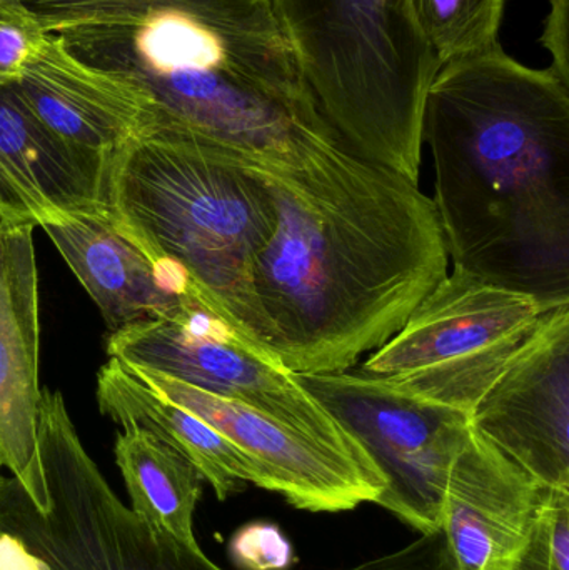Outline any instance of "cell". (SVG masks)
<instances>
[{
    "instance_id": "6da1fadb",
    "label": "cell",
    "mask_w": 569,
    "mask_h": 570,
    "mask_svg": "<svg viewBox=\"0 0 569 570\" xmlns=\"http://www.w3.org/2000/svg\"><path fill=\"white\" fill-rule=\"evenodd\" d=\"M264 170L276 227L257 256L254 292L267 347L294 374L347 371L447 276L433 200L343 144Z\"/></svg>"
},
{
    "instance_id": "7c38bea8",
    "label": "cell",
    "mask_w": 569,
    "mask_h": 570,
    "mask_svg": "<svg viewBox=\"0 0 569 570\" xmlns=\"http://www.w3.org/2000/svg\"><path fill=\"white\" fill-rule=\"evenodd\" d=\"M13 86L60 139L106 159L153 124L154 104L139 83L80 59L53 33Z\"/></svg>"
},
{
    "instance_id": "5bb4252c",
    "label": "cell",
    "mask_w": 569,
    "mask_h": 570,
    "mask_svg": "<svg viewBox=\"0 0 569 570\" xmlns=\"http://www.w3.org/2000/svg\"><path fill=\"white\" fill-rule=\"evenodd\" d=\"M545 489L473 428L451 465L441 532L457 570H503L537 512Z\"/></svg>"
},
{
    "instance_id": "2e32d148",
    "label": "cell",
    "mask_w": 569,
    "mask_h": 570,
    "mask_svg": "<svg viewBox=\"0 0 569 570\" xmlns=\"http://www.w3.org/2000/svg\"><path fill=\"white\" fill-rule=\"evenodd\" d=\"M100 412L122 428H140L189 459L219 501L241 491L244 484L266 489V475L229 439L187 409L174 404L126 364L110 357L97 375Z\"/></svg>"
},
{
    "instance_id": "ac0fdd59",
    "label": "cell",
    "mask_w": 569,
    "mask_h": 570,
    "mask_svg": "<svg viewBox=\"0 0 569 570\" xmlns=\"http://www.w3.org/2000/svg\"><path fill=\"white\" fill-rule=\"evenodd\" d=\"M49 33L86 27L122 26L163 10H184L209 19L271 12V0H20Z\"/></svg>"
},
{
    "instance_id": "603a6c76",
    "label": "cell",
    "mask_w": 569,
    "mask_h": 570,
    "mask_svg": "<svg viewBox=\"0 0 569 570\" xmlns=\"http://www.w3.org/2000/svg\"><path fill=\"white\" fill-rule=\"evenodd\" d=\"M0 570H52L43 559L27 549L22 539L0 532Z\"/></svg>"
},
{
    "instance_id": "52a82bcc",
    "label": "cell",
    "mask_w": 569,
    "mask_h": 570,
    "mask_svg": "<svg viewBox=\"0 0 569 570\" xmlns=\"http://www.w3.org/2000/svg\"><path fill=\"white\" fill-rule=\"evenodd\" d=\"M107 352L129 367L243 402L336 448L370 458L297 374L263 354L196 298L166 317L110 332Z\"/></svg>"
},
{
    "instance_id": "277c9868",
    "label": "cell",
    "mask_w": 569,
    "mask_h": 570,
    "mask_svg": "<svg viewBox=\"0 0 569 570\" xmlns=\"http://www.w3.org/2000/svg\"><path fill=\"white\" fill-rule=\"evenodd\" d=\"M106 203L160 269L276 358L254 292L257 256L276 227L263 167L189 134L153 127L107 159Z\"/></svg>"
},
{
    "instance_id": "3957f363",
    "label": "cell",
    "mask_w": 569,
    "mask_h": 570,
    "mask_svg": "<svg viewBox=\"0 0 569 570\" xmlns=\"http://www.w3.org/2000/svg\"><path fill=\"white\" fill-rule=\"evenodd\" d=\"M53 36L80 59L139 83L154 104L149 129L189 134L264 169H293L343 144L273 10L237 19L163 10Z\"/></svg>"
},
{
    "instance_id": "e0dca14e",
    "label": "cell",
    "mask_w": 569,
    "mask_h": 570,
    "mask_svg": "<svg viewBox=\"0 0 569 570\" xmlns=\"http://www.w3.org/2000/svg\"><path fill=\"white\" fill-rule=\"evenodd\" d=\"M122 429L114 454L130 511L186 548L200 549L194 535V512L203 495V475L189 459L150 432L134 425Z\"/></svg>"
},
{
    "instance_id": "30bf717a",
    "label": "cell",
    "mask_w": 569,
    "mask_h": 570,
    "mask_svg": "<svg viewBox=\"0 0 569 570\" xmlns=\"http://www.w3.org/2000/svg\"><path fill=\"white\" fill-rule=\"evenodd\" d=\"M471 424L541 488L569 489V304L541 317Z\"/></svg>"
},
{
    "instance_id": "8992f818",
    "label": "cell",
    "mask_w": 569,
    "mask_h": 570,
    "mask_svg": "<svg viewBox=\"0 0 569 570\" xmlns=\"http://www.w3.org/2000/svg\"><path fill=\"white\" fill-rule=\"evenodd\" d=\"M551 308L453 269L357 368L413 397L471 414Z\"/></svg>"
},
{
    "instance_id": "44dd1931",
    "label": "cell",
    "mask_w": 569,
    "mask_h": 570,
    "mask_svg": "<svg viewBox=\"0 0 569 570\" xmlns=\"http://www.w3.org/2000/svg\"><path fill=\"white\" fill-rule=\"evenodd\" d=\"M49 36L20 0H0V86L20 79Z\"/></svg>"
},
{
    "instance_id": "d6986e66",
    "label": "cell",
    "mask_w": 569,
    "mask_h": 570,
    "mask_svg": "<svg viewBox=\"0 0 569 570\" xmlns=\"http://www.w3.org/2000/svg\"><path fill=\"white\" fill-rule=\"evenodd\" d=\"M440 67L498 42L504 0H410Z\"/></svg>"
},
{
    "instance_id": "7402d4cb",
    "label": "cell",
    "mask_w": 569,
    "mask_h": 570,
    "mask_svg": "<svg viewBox=\"0 0 569 570\" xmlns=\"http://www.w3.org/2000/svg\"><path fill=\"white\" fill-rule=\"evenodd\" d=\"M568 6L569 0H551L550 13L545 20L541 43L550 52V69L569 83L568 53Z\"/></svg>"
},
{
    "instance_id": "ba28073f",
    "label": "cell",
    "mask_w": 569,
    "mask_h": 570,
    "mask_svg": "<svg viewBox=\"0 0 569 570\" xmlns=\"http://www.w3.org/2000/svg\"><path fill=\"white\" fill-rule=\"evenodd\" d=\"M297 377L380 469L386 489L376 504L421 534L441 532L448 475L473 432L471 414L413 397L356 367Z\"/></svg>"
},
{
    "instance_id": "cb8c5ba5",
    "label": "cell",
    "mask_w": 569,
    "mask_h": 570,
    "mask_svg": "<svg viewBox=\"0 0 569 570\" xmlns=\"http://www.w3.org/2000/svg\"><path fill=\"white\" fill-rule=\"evenodd\" d=\"M0 469H2V464H0Z\"/></svg>"
},
{
    "instance_id": "9c48e42d",
    "label": "cell",
    "mask_w": 569,
    "mask_h": 570,
    "mask_svg": "<svg viewBox=\"0 0 569 570\" xmlns=\"http://www.w3.org/2000/svg\"><path fill=\"white\" fill-rule=\"evenodd\" d=\"M129 367V365H127ZM154 391L229 439L266 475L267 491L310 512L376 504L386 481L373 459L336 448L243 402L219 397L147 368L129 367Z\"/></svg>"
},
{
    "instance_id": "8fae6325",
    "label": "cell",
    "mask_w": 569,
    "mask_h": 570,
    "mask_svg": "<svg viewBox=\"0 0 569 570\" xmlns=\"http://www.w3.org/2000/svg\"><path fill=\"white\" fill-rule=\"evenodd\" d=\"M33 226L0 220V464L39 511L49 492L37 452L39 412V273Z\"/></svg>"
},
{
    "instance_id": "9a60e30c",
    "label": "cell",
    "mask_w": 569,
    "mask_h": 570,
    "mask_svg": "<svg viewBox=\"0 0 569 570\" xmlns=\"http://www.w3.org/2000/svg\"><path fill=\"white\" fill-rule=\"evenodd\" d=\"M47 236L99 307L110 331L166 317L193 297L130 239L109 210L53 214Z\"/></svg>"
},
{
    "instance_id": "ffe728a7",
    "label": "cell",
    "mask_w": 569,
    "mask_h": 570,
    "mask_svg": "<svg viewBox=\"0 0 569 570\" xmlns=\"http://www.w3.org/2000/svg\"><path fill=\"white\" fill-rule=\"evenodd\" d=\"M503 570H569V489H545L527 538Z\"/></svg>"
},
{
    "instance_id": "7a4b0ae2",
    "label": "cell",
    "mask_w": 569,
    "mask_h": 570,
    "mask_svg": "<svg viewBox=\"0 0 569 570\" xmlns=\"http://www.w3.org/2000/svg\"><path fill=\"white\" fill-rule=\"evenodd\" d=\"M421 142L454 269L569 304V83L494 42L438 69Z\"/></svg>"
},
{
    "instance_id": "5b68a950",
    "label": "cell",
    "mask_w": 569,
    "mask_h": 570,
    "mask_svg": "<svg viewBox=\"0 0 569 570\" xmlns=\"http://www.w3.org/2000/svg\"><path fill=\"white\" fill-rule=\"evenodd\" d=\"M317 107L347 150L418 184L440 69L410 0H271Z\"/></svg>"
},
{
    "instance_id": "4fadbf2b",
    "label": "cell",
    "mask_w": 569,
    "mask_h": 570,
    "mask_svg": "<svg viewBox=\"0 0 569 570\" xmlns=\"http://www.w3.org/2000/svg\"><path fill=\"white\" fill-rule=\"evenodd\" d=\"M107 159L53 134L13 83L0 86V220L40 227L53 214L100 213Z\"/></svg>"
}]
</instances>
